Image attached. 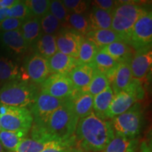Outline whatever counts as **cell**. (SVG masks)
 Returning <instances> with one entry per match:
<instances>
[{"instance_id": "obj_1", "label": "cell", "mask_w": 152, "mask_h": 152, "mask_svg": "<svg viewBox=\"0 0 152 152\" xmlns=\"http://www.w3.org/2000/svg\"><path fill=\"white\" fill-rule=\"evenodd\" d=\"M78 121L66 99L65 103L53 112L45 126H32L31 138L43 142H60L73 147L75 144V133Z\"/></svg>"}, {"instance_id": "obj_2", "label": "cell", "mask_w": 152, "mask_h": 152, "mask_svg": "<svg viewBox=\"0 0 152 152\" xmlns=\"http://www.w3.org/2000/svg\"><path fill=\"white\" fill-rule=\"evenodd\" d=\"M115 137L111 122L98 118L93 111L79 119L76 128L75 144L87 152H102Z\"/></svg>"}, {"instance_id": "obj_3", "label": "cell", "mask_w": 152, "mask_h": 152, "mask_svg": "<svg viewBox=\"0 0 152 152\" xmlns=\"http://www.w3.org/2000/svg\"><path fill=\"white\" fill-rule=\"evenodd\" d=\"M37 93V88L33 83L20 80L11 81L0 89V104L27 108L33 104Z\"/></svg>"}, {"instance_id": "obj_4", "label": "cell", "mask_w": 152, "mask_h": 152, "mask_svg": "<svg viewBox=\"0 0 152 152\" xmlns=\"http://www.w3.org/2000/svg\"><path fill=\"white\" fill-rule=\"evenodd\" d=\"M146 11L136 3L120 1L112 12L111 29L115 31L122 40L128 44L133 26Z\"/></svg>"}, {"instance_id": "obj_5", "label": "cell", "mask_w": 152, "mask_h": 152, "mask_svg": "<svg viewBox=\"0 0 152 152\" xmlns=\"http://www.w3.org/2000/svg\"><path fill=\"white\" fill-rule=\"evenodd\" d=\"M142 110L137 103L130 109L111 119V127L115 136L128 139H137L142 127Z\"/></svg>"}, {"instance_id": "obj_6", "label": "cell", "mask_w": 152, "mask_h": 152, "mask_svg": "<svg viewBox=\"0 0 152 152\" xmlns=\"http://www.w3.org/2000/svg\"><path fill=\"white\" fill-rule=\"evenodd\" d=\"M144 95V89L140 81L133 78L125 90L114 95L106 115L107 120L126 112L138 100L142 99Z\"/></svg>"}, {"instance_id": "obj_7", "label": "cell", "mask_w": 152, "mask_h": 152, "mask_svg": "<svg viewBox=\"0 0 152 152\" xmlns=\"http://www.w3.org/2000/svg\"><path fill=\"white\" fill-rule=\"evenodd\" d=\"M0 123L2 130L29 132L33 126V116L28 108L8 106L6 113L0 115Z\"/></svg>"}, {"instance_id": "obj_8", "label": "cell", "mask_w": 152, "mask_h": 152, "mask_svg": "<svg viewBox=\"0 0 152 152\" xmlns=\"http://www.w3.org/2000/svg\"><path fill=\"white\" fill-rule=\"evenodd\" d=\"M66 100L54 97L42 91L38 92L31 105L30 111L33 116V125L45 126L53 112L65 103Z\"/></svg>"}, {"instance_id": "obj_9", "label": "cell", "mask_w": 152, "mask_h": 152, "mask_svg": "<svg viewBox=\"0 0 152 152\" xmlns=\"http://www.w3.org/2000/svg\"><path fill=\"white\" fill-rule=\"evenodd\" d=\"M152 14L147 10L133 26L128 45L134 50L151 46Z\"/></svg>"}, {"instance_id": "obj_10", "label": "cell", "mask_w": 152, "mask_h": 152, "mask_svg": "<svg viewBox=\"0 0 152 152\" xmlns=\"http://www.w3.org/2000/svg\"><path fill=\"white\" fill-rule=\"evenodd\" d=\"M41 85L42 92L61 99H67L75 90L69 76L64 74H51Z\"/></svg>"}, {"instance_id": "obj_11", "label": "cell", "mask_w": 152, "mask_h": 152, "mask_svg": "<svg viewBox=\"0 0 152 152\" xmlns=\"http://www.w3.org/2000/svg\"><path fill=\"white\" fill-rule=\"evenodd\" d=\"M83 37L75 30L63 28L55 35L58 52L77 59Z\"/></svg>"}, {"instance_id": "obj_12", "label": "cell", "mask_w": 152, "mask_h": 152, "mask_svg": "<svg viewBox=\"0 0 152 152\" xmlns=\"http://www.w3.org/2000/svg\"><path fill=\"white\" fill-rule=\"evenodd\" d=\"M25 68L27 78L33 84L41 85L50 75L47 60L37 53L28 57Z\"/></svg>"}, {"instance_id": "obj_13", "label": "cell", "mask_w": 152, "mask_h": 152, "mask_svg": "<svg viewBox=\"0 0 152 152\" xmlns=\"http://www.w3.org/2000/svg\"><path fill=\"white\" fill-rule=\"evenodd\" d=\"M151 46L136 50L130 61V68L133 78L140 81L145 78L151 70Z\"/></svg>"}, {"instance_id": "obj_14", "label": "cell", "mask_w": 152, "mask_h": 152, "mask_svg": "<svg viewBox=\"0 0 152 152\" xmlns=\"http://www.w3.org/2000/svg\"><path fill=\"white\" fill-rule=\"evenodd\" d=\"M93 97L94 96L85 91L75 89L67 101L77 118L80 119L92 111Z\"/></svg>"}, {"instance_id": "obj_15", "label": "cell", "mask_w": 152, "mask_h": 152, "mask_svg": "<svg viewBox=\"0 0 152 152\" xmlns=\"http://www.w3.org/2000/svg\"><path fill=\"white\" fill-rule=\"evenodd\" d=\"M131 58L119 62L115 69L111 82V87L114 95L125 90L132 80L133 77L130 68Z\"/></svg>"}, {"instance_id": "obj_16", "label": "cell", "mask_w": 152, "mask_h": 152, "mask_svg": "<svg viewBox=\"0 0 152 152\" xmlns=\"http://www.w3.org/2000/svg\"><path fill=\"white\" fill-rule=\"evenodd\" d=\"M0 43L15 54H24L30 47L23 37L20 30L0 33Z\"/></svg>"}, {"instance_id": "obj_17", "label": "cell", "mask_w": 152, "mask_h": 152, "mask_svg": "<svg viewBox=\"0 0 152 152\" xmlns=\"http://www.w3.org/2000/svg\"><path fill=\"white\" fill-rule=\"evenodd\" d=\"M47 62L51 74L64 75H68L75 66L80 64L76 58L59 52L47 59Z\"/></svg>"}, {"instance_id": "obj_18", "label": "cell", "mask_w": 152, "mask_h": 152, "mask_svg": "<svg viewBox=\"0 0 152 152\" xmlns=\"http://www.w3.org/2000/svg\"><path fill=\"white\" fill-rule=\"evenodd\" d=\"M94 71L95 69L92 64H80L68 75L75 89L85 90L92 81Z\"/></svg>"}, {"instance_id": "obj_19", "label": "cell", "mask_w": 152, "mask_h": 152, "mask_svg": "<svg viewBox=\"0 0 152 152\" xmlns=\"http://www.w3.org/2000/svg\"><path fill=\"white\" fill-rule=\"evenodd\" d=\"M118 64L119 62L113 59L103 49H100L96 53L91 64L96 71L104 74L111 84L114 73Z\"/></svg>"}, {"instance_id": "obj_20", "label": "cell", "mask_w": 152, "mask_h": 152, "mask_svg": "<svg viewBox=\"0 0 152 152\" xmlns=\"http://www.w3.org/2000/svg\"><path fill=\"white\" fill-rule=\"evenodd\" d=\"M113 96L114 94L111 86H109L99 94L94 96L92 111L98 118L107 120L106 115Z\"/></svg>"}, {"instance_id": "obj_21", "label": "cell", "mask_w": 152, "mask_h": 152, "mask_svg": "<svg viewBox=\"0 0 152 152\" xmlns=\"http://www.w3.org/2000/svg\"><path fill=\"white\" fill-rule=\"evenodd\" d=\"M112 18V12L93 7L88 18L91 30L111 29Z\"/></svg>"}, {"instance_id": "obj_22", "label": "cell", "mask_w": 152, "mask_h": 152, "mask_svg": "<svg viewBox=\"0 0 152 152\" xmlns=\"http://www.w3.org/2000/svg\"><path fill=\"white\" fill-rule=\"evenodd\" d=\"M21 77V71L17 63L10 58L0 57V83L18 80Z\"/></svg>"}, {"instance_id": "obj_23", "label": "cell", "mask_w": 152, "mask_h": 152, "mask_svg": "<svg viewBox=\"0 0 152 152\" xmlns=\"http://www.w3.org/2000/svg\"><path fill=\"white\" fill-rule=\"evenodd\" d=\"M23 37L28 45L36 43L42 35L39 18L31 17L23 22L20 29Z\"/></svg>"}, {"instance_id": "obj_24", "label": "cell", "mask_w": 152, "mask_h": 152, "mask_svg": "<svg viewBox=\"0 0 152 152\" xmlns=\"http://www.w3.org/2000/svg\"><path fill=\"white\" fill-rule=\"evenodd\" d=\"M84 37L94 42L99 49L114 42L122 40L121 37L111 29L92 30Z\"/></svg>"}, {"instance_id": "obj_25", "label": "cell", "mask_w": 152, "mask_h": 152, "mask_svg": "<svg viewBox=\"0 0 152 152\" xmlns=\"http://www.w3.org/2000/svg\"><path fill=\"white\" fill-rule=\"evenodd\" d=\"M118 62L132 58V47L123 40L114 42L101 48Z\"/></svg>"}, {"instance_id": "obj_26", "label": "cell", "mask_w": 152, "mask_h": 152, "mask_svg": "<svg viewBox=\"0 0 152 152\" xmlns=\"http://www.w3.org/2000/svg\"><path fill=\"white\" fill-rule=\"evenodd\" d=\"M69 147L66 144L57 142H43L37 141L32 138H25L19 143L14 152H40L49 147Z\"/></svg>"}, {"instance_id": "obj_27", "label": "cell", "mask_w": 152, "mask_h": 152, "mask_svg": "<svg viewBox=\"0 0 152 152\" xmlns=\"http://www.w3.org/2000/svg\"><path fill=\"white\" fill-rule=\"evenodd\" d=\"M138 144L137 139H128L115 136L102 152H136Z\"/></svg>"}, {"instance_id": "obj_28", "label": "cell", "mask_w": 152, "mask_h": 152, "mask_svg": "<svg viewBox=\"0 0 152 152\" xmlns=\"http://www.w3.org/2000/svg\"><path fill=\"white\" fill-rule=\"evenodd\" d=\"M28 132L24 131H0V142L6 150L14 152L20 142L26 138Z\"/></svg>"}, {"instance_id": "obj_29", "label": "cell", "mask_w": 152, "mask_h": 152, "mask_svg": "<svg viewBox=\"0 0 152 152\" xmlns=\"http://www.w3.org/2000/svg\"><path fill=\"white\" fill-rule=\"evenodd\" d=\"M36 48L37 54L47 60L49 59L58 52L55 35L42 34L39 39L36 42Z\"/></svg>"}, {"instance_id": "obj_30", "label": "cell", "mask_w": 152, "mask_h": 152, "mask_svg": "<svg viewBox=\"0 0 152 152\" xmlns=\"http://www.w3.org/2000/svg\"><path fill=\"white\" fill-rule=\"evenodd\" d=\"M64 26L68 29L75 30L83 36H85L92 31L88 18L83 14H70Z\"/></svg>"}, {"instance_id": "obj_31", "label": "cell", "mask_w": 152, "mask_h": 152, "mask_svg": "<svg viewBox=\"0 0 152 152\" xmlns=\"http://www.w3.org/2000/svg\"><path fill=\"white\" fill-rule=\"evenodd\" d=\"M99 50V47L94 42L83 37L80 46L77 61L79 64H91Z\"/></svg>"}, {"instance_id": "obj_32", "label": "cell", "mask_w": 152, "mask_h": 152, "mask_svg": "<svg viewBox=\"0 0 152 152\" xmlns=\"http://www.w3.org/2000/svg\"><path fill=\"white\" fill-rule=\"evenodd\" d=\"M109 86H110V83L106 76L95 70L92 81L88 87L83 91L88 92L94 96L106 90Z\"/></svg>"}, {"instance_id": "obj_33", "label": "cell", "mask_w": 152, "mask_h": 152, "mask_svg": "<svg viewBox=\"0 0 152 152\" xmlns=\"http://www.w3.org/2000/svg\"><path fill=\"white\" fill-rule=\"evenodd\" d=\"M42 34L55 35L61 30V23L55 17L48 12L39 19Z\"/></svg>"}, {"instance_id": "obj_34", "label": "cell", "mask_w": 152, "mask_h": 152, "mask_svg": "<svg viewBox=\"0 0 152 152\" xmlns=\"http://www.w3.org/2000/svg\"><path fill=\"white\" fill-rule=\"evenodd\" d=\"M26 4L31 13L32 16L40 19L49 12L50 1L49 0H28Z\"/></svg>"}, {"instance_id": "obj_35", "label": "cell", "mask_w": 152, "mask_h": 152, "mask_svg": "<svg viewBox=\"0 0 152 152\" xmlns=\"http://www.w3.org/2000/svg\"><path fill=\"white\" fill-rule=\"evenodd\" d=\"M49 12L53 15L64 26H65L68 15L70 14L68 9L63 4L62 1L58 0L50 1Z\"/></svg>"}, {"instance_id": "obj_36", "label": "cell", "mask_w": 152, "mask_h": 152, "mask_svg": "<svg viewBox=\"0 0 152 152\" xmlns=\"http://www.w3.org/2000/svg\"><path fill=\"white\" fill-rule=\"evenodd\" d=\"M9 18L20 19L23 21L33 17L25 1H18L16 4L9 9Z\"/></svg>"}, {"instance_id": "obj_37", "label": "cell", "mask_w": 152, "mask_h": 152, "mask_svg": "<svg viewBox=\"0 0 152 152\" xmlns=\"http://www.w3.org/2000/svg\"><path fill=\"white\" fill-rule=\"evenodd\" d=\"M63 4L68 9V11H72V14H82L87 11V2L82 0H63Z\"/></svg>"}, {"instance_id": "obj_38", "label": "cell", "mask_w": 152, "mask_h": 152, "mask_svg": "<svg viewBox=\"0 0 152 152\" xmlns=\"http://www.w3.org/2000/svg\"><path fill=\"white\" fill-rule=\"evenodd\" d=\"M23 20L14 18H7L0 22V33L14 31L20 29Z\"/></svg>"}, {"instance_id": "obj_39", "label": "cell", "mask_w": 152, "mask_h": 152, "mask_svg": "<svg viewBox=\"0 0 152 152\" xmlns=\"http://www.w3.org/2000/svg\"><path fill=\"white\" fill-rule=\"evenodd\" d=\"M119 4L120 1H113V0H95L92 1L93 7L110 12H113Z\"/></svg>"}, {"instance_id": "obj_40", "label": "cell", "mask_w": 152, "mask_h": 152, "mask_svg": "<svg viewBox=\"0 0 152 152\" xmlns=\"http://www.w3.org/2000/svg\"><path fill=\"white\" fill-rule=\"evenodd\" d=\"M18 2V0H0V9H10Z\"/></svg>"}, {"instance_id": "obj_41", "label": "cell", "mask_w": 152, "mask_h": 152, "mask_svg": "<svg viewBox=\"0 0 152 152\" xmlns=\"http://www.w3.org/2000/svg\"><path fill=\"white\" fill-rule=\"evenodd\" d=\"M71 148L64 147H49L42 150L40 152H69Z\"/></svg>"}, {"instance_id": "obj_42", "label": "cell", "mask_w": 152, "mask_h": 152, "mask_svg": "<svg viewBox=\"0 0 152 152\" xmlns=\"http://www.w3.org/2000/svg\"><path fill=\"white\" fill-rule=\"evenodd\" d=\"M140 152H152L151 144H149L146 141L142 142L140 144Z\"/></svg>"}, {"instance_id": "obj_43", "label": "cell", "mask_w": 152, "mask_h": 152, "mask_svg": "<svg viewBox=\"0 0 152 152\" xmlns=\"http://www.w3.org/2000/svg\"><path fill=\"white\" fill-rule=\"evenodd\" d=\"M7 18H9V9H0V22Z\"/></svg>"}, {"instance_id": "obj_44", "label": "cell", "mask_w": 152, "mask_h": 152, "mask_svg": "<svg viewBox=\"0 0 152 152\" xmlns=\"http://www.w3.org/2000/svg\"><path fill=\"white\" fill-rule=\"evenodd\" d=\"M69 152H87V151L79 147H72Z\"/></svg>"}, {"instance_id": "obj_45", "label": "cell", "mask_w": 152, "mask_h": 152, "mask_svg": "<svg viewBox=\"0 0 152 152\" xmlns=\"http://www.w3.org/2000/svg\"><path fill=\"white\" fill-rule=\"evenodd\" d=\"M0 152H7V151H5V149L3 147L2 144H1V142H0Z\"/></svg>"}, {"instance_id": "obj_46", "label": "cell", "mask_w": 152, "mask_h": 152, "mask_svg": "<svg viewBox=\"0 0 152 152\" xmlns=\"http://www.w3.org/2000/svg\"><path fill=\"white\" fill-rule=\"evenodd\" d=\"M1 130V123H0V131Z\"/></svg>"}, {"instance_id": "obj_47", "label": "cell", "mask_w": 152, "mask_h": 152, "mask_svg": "<svg viewBox=\"0 0 152 152\" xmlns=\"http://www.w3.org/2000/svg\"><path fill=\"white\" fill-rule=\"evenodd\" d=\"M7 152H11V151H7Z\"/></svg>"}]
</instances>
